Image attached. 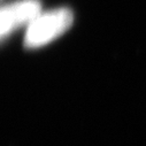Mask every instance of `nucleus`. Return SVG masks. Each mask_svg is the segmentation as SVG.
<instances>
[{"label":"nucleus","instance_id":"nucleus-1","mask_svg":"<svg viewBox=\"0 0 146 146\" xmlns=\"http://www.w3.org/2000/svg\"><path fill=\"white\" fill-rule=\"evenodd\" d=\"M74 21V14L68 8H59L37 15L24 35V46L28 48L40 47L62 35Z\"/></svg>","mask_w":146,"mask_h":146},{"label":"nucleus","instance_id":"nucleus-2","mask_svg":"<svg viewBox=\"0 0 146 146\" xmlns=\"http://www.w3.org/2000/svg\"><path fill=\"white\" fill-rule=\"evenodd\" d=\"M38 0H21L0 8V39L6 37L17 27L31 22L39 14Z\"/></svg>","mask_w":146,"mask_h":146}]
</instances>
